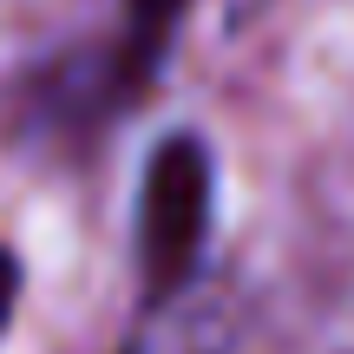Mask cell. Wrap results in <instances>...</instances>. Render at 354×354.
I'll return each instance as SVG.
<instances>
[{"label": "cell", "mask_w": 354, "mask_h": 354, "mask_svg": "<svg viewBox=\"0 0 354 354\" xmlns=\"http://www.w3.org/2000/svg\"><path fill=\"white\" fill-rule=\"evenodd\" d=\"M203 236H210V151L190 131H171L145 165L138 190V269L145 295L184 289L197 276Z\"/></svg>", "instance_id": "obj_1"}, {"label": "cell", "mask_w": 354, "mask_h": 354, "mask_svg": "<svg viewBox=\"0 0 354 354\" xmlns=\"http://www.w3.org/2000/svg\"><path fill=\"white\" fill-rule=\"evenodd\" d=\"M177 20H184V0H131L125 39H118V53H112V92H138L145 79L158 73Z\"/></svg>", "instance_id": "obj_3"}, {"label": "cell", "mask_w": 354, "mask_h": 354, "mask_svg": "<svg viewBox=\"0 0 354 354\" xmlns=\"http://www.w3.org/2000/svg\"><path fill=\"white\" fill-rule=\"evenodd\" d=\"M13 308H20V263H13V250H0V335H7Z\"/></svg>", "instance_id": "obj_4"}, {"label": "cell", "mask_w": 354, "mask_h": 354, "mask_svg": "<svg viewBox=\"0 0 354 354\" xmlns=\"http://www.w3.org/2000/svg\"><path fill=\"white\" fill-rule=\"evenodd\" d=\"M236 289L216 276H190L184 289L145 295L138 322H131L118 354H230L236 348Z\"/></svg>", "instance_id": "obj_2"}]
</instances>
